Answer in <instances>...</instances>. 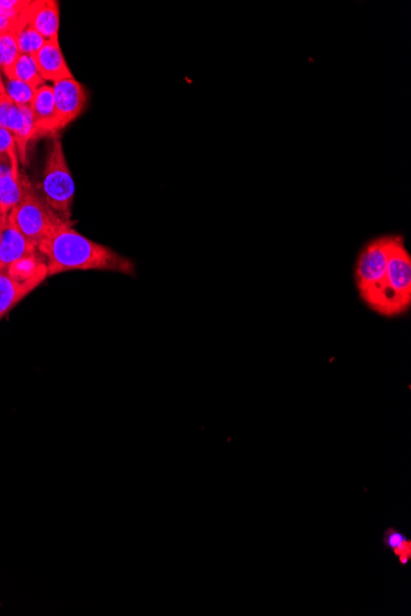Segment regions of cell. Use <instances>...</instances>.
<instances>
[{
  "label": "cell",
  "mask_w": 411,
  "mask_h": 616,
  "mask_svg": "<svg viewBox=\"0 0 411 616\" xmlns=\"http://www.w3.org/2000/svg\"><path fill=\"white\" fill-rule=\"evenodd\" d=\"M47 262L48 277L69 271H111L135 276L131 259L103 244L95 243L72 227L71 221L57 223L39 249Z\"/></svg>",
  "instance_id": "1"
},
{
  "label": "cell",
  "mask_w": 411,
  "mask_h": 616,
  "mask_svg": "<svg viewBox=\"0 0 411 616\" xmlns=\"http://www.w3.org/2000/svg\"><path fill=\"white\" fill-rule=\"evenodd\" d=\"M12 78L21 80V82L29 84L35 89H39L42 85L46 84L45 80L40 76L34 56L20 55L18 62L15 64Z\"/></svg>",
  "instance_id": "18"
},
{
  "label": "cell",
  "mask_w": 411,
  "mask_h": 616,
  "mask_svg": "<svg viewBox=\"0 0 411 616\" xmlns=\"http://www.w3.org/2000/svg\"><path fill=\"white\" fill-rule=\"evenodd\" d=\"M21 53L15 31L4 32L0 35V71L4 78H12L16 62Z\"/></svg>",
  "instance_id": "16"
},
{
  "label": "cell",
  "mask_w": 411,
  "mask_h": 616,
  "mask_svg": "<svg viewBox=\"0 0 411 616\" xmlns=\"http://www.w3.org/2000/svg\"><path fill=\"white\" fill-rule=\"evenodd\" d=\"M30 109L34 116L36 138L57 135L60 132L52 85L45 84L36 89Z\"/></svg>",
  "instance_id": "9"
},
{
  "label": "cell",
  "mask_w": 411,
  "mask_h": 616,
  "mask_svg": "<svg viewBox=\"0 0 411 616\" xmlns=\"http://www.w3.org/2000/svg\"><path fill=\"white\" fill-rule=\"evenodd\" d=\"M28 23L46 41L60 39V3L56 0H32Z\"/></svg>",
  "instance_id": "10"
},
{
  "label": "cell",
  "mask_w": 411,
  "mask_h": 616,
  "mask_svg": "<svg viewBox=\"0 0 411 616\" xmlns=\"http://www.w3.org/2000/svg\"><path fill=\"white\" fill-rule=\"evenodd\" d=\"M383 546L398 557L400 566H407L411 560V540L396 528H388L383 534Z\"/></svg>",
  "instance_id": "17"
},
{
  "label": "cell",
  "mask_w": 411,
  "mask_h": 616,
  "mask_svg": "<svg viewBox=\"0 0 411 616\" xmlns=\"http://www.w3.org/2000/svg\"><path fill=\"white\" fill-rule=\"evenodd\" d=\"M40 197L63 221H71L76 186L64 154L61 137L55 136L48 148Z\"/></svg>",
  "instance_id": "3"
},
{
  "label": "cell",
  "mask_w": 411,
  "mask_h": 616,
  "mask_svg": "<svg viewBox=\"0 0 411 616\" xmlns=\"http://www.w3.org/2000/svg\"><path fill=\"white\" fill-rule=\"evenodd\" d=\"M25 176L20 170L0 175V217L8 216L24 194Z\"/></svg>",
  "instance_id": "14"
},
{
  "label": "cell",
  "mask_w": 411,
  "mask_h": 616,
  "mask_svg": "<svg viewBox=\"0 0 411 616\" xmlns=\"http://www.w3.org/2000/svg\"><path fill=\"white\" fill-rule=\"evenodd\" d=\"M34 60L45 82L53 84L63 79L74 78L63 56L60 39L46 41L41 50L34 55Z\"/></svg>",
  "instance_id": "8"
},
{
  "label": "cell",
  "mask_w": 411,
  "mask_h": 616,
  "mask_svg": "<svg viewBox=\"0 0 411 616\" xmlns=\"http://www.w3.org/2000/svg\"><path fill=\"white\" fill-rule=\"evenodd\" d=\"M7 130L14 136L20 164H26L29 144L36 139L34 116L30 107L18 106Z\"/></svg>",
  "instance_id": "11"
},
{
  "label": "cell",
  "mask_w": 411,
  "mask_h": 616,
  "mask_svg": "<svg viewBox=\"0 0 411 616\" xmlns=\"http://www.w3.org/2000/svg\"><path fill=\"white\" fill-rule=\"evenodd\" d=\"M39 287L32 283H20L13 280L7 271H0V320L24 301L30 293Z\"/></svg>",
  "instance_id": "13"
},
{
  "label": "cell",
  "mask_w": 411,
  "mask_h": 616,
  "mask_svg": "<svg viewBox=\"0 0 411 616\" xmlns=\"http://www.w3.org/2000/svg\"><path fill=\"white\" fill-rule=\"evenodd\" d=\"M16 109H18V106H16L13 101L9 99L7 94H0V127L7 130L9 122L12 120Z\"/></svg>",
  "instance_id": "22"
},
{
  "label": "cell",
  "mask_w": 411,
  "mask_h": 616,
  "mask_svg": "<svg viewBox=\"0 0 411 616\" xmlns=\"http://www.w3.org/2000/svg\"><path fill=\"white\" fill-rule=\"evenodd\" d=\"M14 155H18L14 136L12 132L0 127V158L14 157Z\"/></svg>",
  "instance_id": "21"
},
{
  "label": "cell",
  "mask_w": 411,
  "mask_h": 616,
  "mask_svg": "<svg viewBox=\"0 0 411 616\" xmlns=\"http://www.w3.org/2000/svg\"><path fill=\"white\" fill-rule=\"evenodd\" d=\"M8 275L20 283H32L40 286L48 278L47 262L44 257L37 253L25 256L8 267Z\"/></svg>",
  "instance_id": "12"
},
{
  "label": "cell",
  "mask_w": 411,
  "mask_h": 616,
  "mask_svg": "<svg viewBox=\"0 0 411 616\" xmlns=\"http://www.w3.org/2000/svg\"><path fill=\"white\" fill-rule=\"evenodd\" d=\"M37 251L36 246L15 226L10 214L0 217V271H7L14 262Z\"/></svg>",
  "instance_id": "7"
},
{
  "label": "cell",
  "mask_w": 411,
  "mask_h": 616,
  "mask_svg": "<svg viewBox=\"0 0 411 616\" xmlns=\"http://www.w3.org/2000/svg\"><path fill=\"white\" fill-rule=\"evenodd\" d=\"M389 235L368 241L356 257L354 277L357 292L368 309L383 316Z\"/></svg>",
  "instance_id": "2"
},
{
  "label": "cell",
  "mask_w": 411,
  "mask_h": 616,
  "mask_svg": "<svg viewBox=\"0 0 411 616\" xmlns=\"http://www.w3.org/2000/svg\"><path fill=\"white\" fill-rule=\"evenodd\" d=\"M411 309V255L402 235H389L384 318H399Z\"/></svg>",
  "instance_id": "4"
},
{
  "label": "cell",
  "mask_w": 411,
  "mask_h": 616,
  "mask_svg": "<svg viewBox=\"0 0 411 616\" xmlns=\"http://www.w3.org/2000/svg\"><path fill=\"white\" fill-rule=\"evenodd\" d=\"M3 93H5L4 77H3L2 71H0V94H3Z\"/></svg>",
  "instance_id": "23"
},
{
  "label": "cell",
  "mask_w": 411,
  "mask_h": 616,
  "mask_svg": "<svg viewBox=\"0 0 411 616\" xmlns=\"http://www.w3.org/2000/svg\"><path fill=\"white\" fill-rule=\"evenodd\" d=\"M16 227L37 249L50 237L61 218L57 216L25 180L24 194L19 205L10 213Z\"/></svg>",
  "instance_id": "5"
},
{
  "label": "cell",
  "mask_w": 411,
  "mask_h": 616,
  "mask_svg": "<svg viewBox=\"0 0 411 616\" xmlns=\"http://www.w3.org/2000/svg\"><path fill=\"white\" fill-rule=\"evenodd\" d=\"M5 94L16 106L30 107L35 98L36 89L15 78H5Z\"/></svg>",
  "instance_id": "19"
},
{
  "label": "cell",
  "mask_w": 411,
  "mask_h": 616,
  "mask_svg": "<svg viewBox=\"0 0 411 616\" xmlns=\"http://www.w3.org/2000/svg\"><path fill=\"white\" fill-rule=\"evenodd\" d=\"M21 55L34 56L46 44V40L29 23L16 31Z\"/></svg>",
  "instance_id": "20"
},
{
  "label": "cell",
  "mask_w": 411,
  "mask_h": 616,
  "mask_svg": "<svg viewBox=\"0 0 411 616\" xmlns=\"http://www.w3.org/2000/svg\"><path fill=\"white\" fill-rule=\"evenodd\" d=\"M32 0H0V35L28 23Z\"/></svg>",
  "instance_id": "15"
},
{
  "label": "cell",
  "mask_w": 411,
  "mask_h": 616,
  "mask_svg": "<svg viewBox=\"0 0 411 616\" xmlns=\"http://www.w3.org/2000/svg\"><path fill=\"white\" fill-rule=\"evenodd\" d=\"M55 98L58 131H62L83 114L88 105V91L74 78L52 84Z\"/></svg>",
  "instance_id": "6"
}]
</instances>
